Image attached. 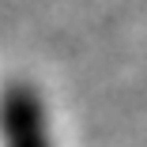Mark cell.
Listing matches in <instances>:
<instances>
[{
	"label": "cell",
	"mask_w": 147,
	"mask_h": 147,
	"mask_svg": "<svg viewBox=\"0 0 147 147\" xmlns=\"http://www.w3.org/2000/svg\"><path fill=\"white\" fill-rule=\"evenodd\" d=\"M0 143L4 147H53L45 106L30 83H8L0 94Z\"/></svg>",
	"instance_id": "cell-1"
}]
</instances>
